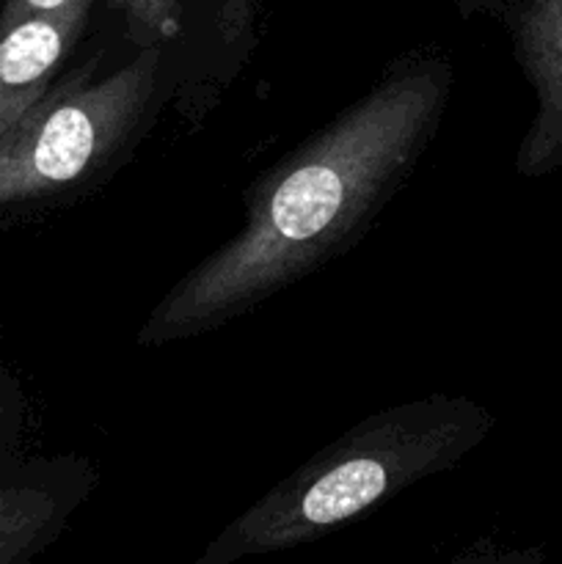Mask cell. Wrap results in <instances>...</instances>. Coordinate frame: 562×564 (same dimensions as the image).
<instances>
[{
    "mask_svg": "<svg viewBox=\"0 0 562 564\" xmlns=\"http://www.w3.org/2000/svg\"><path fill=\"white\" fill-rule=\"evenodd\" d=\"M446 91V69L411 66L320 130L251 193L242 229L171 286L138 341L204 334L317 268L411 169Z\"/></svg>",
    "mask_w": 562,
    "mask_h": 564,
    "instance_id": "obj_1",
    "label": "cell"
},
{
    "mask_svg": "<svg viewBox=\"0 0 562 564\" xmlns=\"http://www.w3.org/2000/svg\"><path fill=\"white\" fill-rule=\"evenodd\" d=\"M490 427L466 397H424L364 419L229 523L196 562L235 564L306 545L455 466Z\"/></svg>",
    "mask_w": 562,
    "mask_h": 564,
    "instance_id": "obj_2",
    "label": "cell"
},
{
    "mask_svg": "<svg viewBox=\"0 0 562 564\" xmlns=\"http://www.w3.org/2000/svg\"><path fill=\"white\" fill-rule=\"evenodd\" d=\"M160 50L102 80L55 83L0 141V207L69 187L97 171L136 127L158 80Z\"/></svg>",
    "mask_w": 562,
    "mask_h": 564,
    "instance_id": "obj_3",
    "label": "cell"
},
{
    "mask_svg": "<svg viewBox=\"0 0 562 564\" xmlns=\"http://www.w3.org/2000/svg\"><path fill=\"white\" fill-rule=\"evenodd\" d=\"M91 0L0 22V141L50 91L61 61L86 28Z\"/></svg>",
    "mask_w": 562,
    "mask_h": 564,
    "instance_id": "obj_4",
    "label": "cell"
},
{
    "mask_svg": "<svg viewBox=\"0 0 562 564\" xmlns=\"http://www.w3.org/2000/svg\"><path fill=\"white\" fill-rule=\"evenodd\" d=\"M518 58L538 97L532 127L518 149L523 176L562 165V0H529L518 20Z\"/></svg>",
    "mask_w": 562,
    "mask_h": 564,
    "instance_id": "obj_5",
    "label": "cell"
},
{
    "mask_svg": "<svg viewBox=\"0 0 562 564\" xmlns=\"http://www.w3.org/2000/svg\"><path fill=\"white\" fill-rule=\"evenodd\" d=\"M64 505L36 485H0V564H28L53 540Z\"/></svg>",
    "mask_w": 562,
    "mask_h": 564,
    "instance_id": "obj_6",
    "label": "cell"
},
{
    "mask_svg": "<svg viewBox=\"0 0 562 564\" xmlns=\"http://www.w3.org/2000/svg\"><path fill=\"white\" fill-rule=\"evenodd\" d=\"M110 6L127 17L132 36L143 47H158L180 28L182 0H110Z\"/></svg>",
    "mask_w": 562,
    "mask_h": 564,
    "instance_id": "obj_7",
    "label": "cell"
},
{
    "mask_svg": "<svg viewBox=\"0 0 562 564\" xmlns=\"http://www.w3.org/2000/svg\"><path fill=\"white\" fill-rule=\"evenodd\" d=\"M257 0H218V28L229 44H240L251 33Z\"/></svg>",
    "mask_w": 562,
    "mask_h": 564,
    "instance_id": "obj_8",
    "label": "cell"
},
{
    "mask_svg": "<svg viewBox=\"0 0 562 564\" xmlns=\"http://www.w3.org/2000/svg\"><path fill=\"white\" fill-rule=\"evenodd\" d=\"M446 564H545L540 551H501L490 545H474L466 554Z\"/></svg>",
    "mask_w": 562,
    "mask_h": 564,
    "instance_id": "obj_9",
    "label": "cell"
},
{
    "mask_svg": "<svg viewBox=\"0 0 562 564\" xmlns=\"http://www.w3.org/2000/svg\"><path fill=\"white\" fill-rule=\"evenodd\" d=\"M75 0H3L0 22H14L31 14H50V11L66 9Z\"/></svg>",
    "mask_w": 562,
    "mask_h": 564,
    "instance_id": "obj_10",
    "label": "cell"
}]
</instances>
